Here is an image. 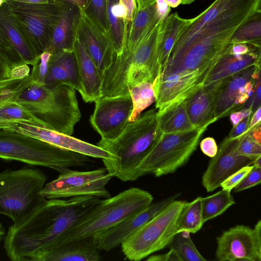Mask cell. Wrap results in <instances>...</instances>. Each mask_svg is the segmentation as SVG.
Returning <instances> with one entry per match:
<instances>
[{"label":"cell","mask_w":261,"mask_h":261,"mask_svg":"<svg viewBox=\"0 0 261 261\" xmlns=\"http://www.w3.org/2000/svg\"><path fill=\"white\" fill-rule=\"evenodd\" d=\"M261 11V0H215L179 32L160 75L183 71L211 72L232 45L236 30Z\"/></svg>","instance_id":"cell-1"},{"label":"cell","mask_w":261,"mask_h":261,"mask_svg":"<svg viewBox=\"0 0 261 261\" xmlns=\"http://www.w3.org/2000/svg\"><path fill=\"white\" fill-rule=\"evenodd\" d=\"M101 200L93 196L46 200L24 221L9 227L4 239L7 256L12 261H34Z\"/></svg>","instance_id":"cell-2"},{"label":"cell","mask_w":261,"mask_h":261,"mask_svg":"<svg viewBox=\"0 0 261 261\" xmlns=\"http://www.w3.org/2000/svg\"><path fill=\"white\" fill-rule=\"evenodd\" d=\"M156 110L151 109L136 120L127 123L116 138L101 139L97 145L110 152L114 159H103L105 167L113 177L123 181L136 180L137 169L162 134Z\"/></svg>","instance_id":"cell-3"},{"label":"cell","mask_w":261,"mask_h":261,"mask_svg":"<svg viewBox=\"0 0 261 261\" xmlns=\"http://www.w3.org/2000/svg\"><path fill=\"white\" fill-rule=\"evenodd\" d=\"M91 157L63 149L17 131L0 128V159L49 168L61 173L73 167H88Z\"/></svg>","instance_id":"cell-4"},{"label":"cell","mask_w":261,"mask_h":261,"mask_svg":"<svg viewBox=\"0 0 261 261\" xmlns=\"http://www.w3.org/2000/svg\"><path fill=\"white\" fill-rule=\"evenodd\" d=\"M153 199L148 192L135 187L113 197L101 199L96 206L48 250L71 241L93 237L147 207L152 203Z\"/></svg>","instance_id":"cell-5"},{"label":"cell","mask_w":261,"mask_h":261,"mask_svg":"<svg viewBox=\"0 0 261 261\" xmlns=\"http://www.w3.org/2000/svg\"><path fill=\"white\" fill-rule=\"evenodd\" d=\"M51 129L61 132L77 120L80 110L75 90L67 85L49 87L32 82L15 101Z\"/></svg>","instance_id":"cell-6"},{"label":"cell","mask_w":261,"mask_h":261,"mask_svg":"<svg viewBox=\"0 0 261 261\" xmlns=\"http://www.w3.org/2000/svg\"><path fill=\"white\" fill-rule=\"evenodd\" d=\"M47 177L38 168L7 169L0 172V214L19 224L46 201L41 193Z\"/></svg>","instance_id":"cell-7"},{"label":"cell","mask_w":261,"mask_h":261,"mask_svg":"<svg viewBox=\"0 0 261 261\" xmlns=\"http://www.w3.org/2000/svg\"><path fill=\"white\" fill-rule=\"evenodd\" d=\"M207 127L176 133H163L139 165L136 179L147 174L160 177L184 166L196 149Z\"/></svg>","instance_id":"cell-8"},{"label":"cell","mask_w":261,"mask_h":261,"mask_svg":"<svg viewBox=\"0 0 261 261\" xmlns=\"http://www.w3.org/2000/svg\"><path fill=\"white\" fill-rule=\"evenodd\" d=\"M186 202L174 200L124 241L121 247L125 258L139 261L168 246L177 233L178 218Z\"/></svg>","instance_id":"cell-9"},{"label":"cell","mask_w":261,"mask_h":261,"mask_svg":"<svg viewBox=\"0 0 261 261\" xmlns=\"http://www.w3.org/2000/svg\"><path fill=\"white\" fill-rule=\"evenodd\" d=\"M5 1L22 25L38 55L47 51L54 29L67 2L48 0L46 3L32 4Z\"/></svg>","instance_id":"cell-10"},{"label":"cell","mask_w":261,"mask_h":261,"mask_svg":"<svg viewBox=\"0 0 261 261\" xmlns=\"http://www.w3.org/2000/svg\"><path fill=\"white\" fill-rule=\"evenodd\" d=\"M112 177L105 167L88 171L69 169L45 184L41 193L48 199L82 196L106 199L111 197L106 185Z\"/></svg>","instance_id":"cell-11"},{"label":"cell","mask_w":261,"mask_h":261,"mask_svg":"<svg viewBox=\"0 0 261 261\" xmlns=\"http://www.w3.org/2000/svg\"><path fill=\"white\" fill-rule=\"evenodd\" d=\"M211 72L183 71L158 77L153 83L157 114L185 101L201 88Z\"/></svg>","instance_id":"cell-12"},{"label":"cell","mask_w":261,"mask_h":261,"mask_svg":"<svg viewBox=\"0 0 261 261\" xmlns=\"http://www.w3.org/2000/svg\"><path fill=\"white\" fill-rule=\"evenodd\" d=\"M95 105L90 122L101 139L112 140L123 132L133 110L132 100L128 93L102 96Z\"/></svg>","instance_id":"cell-13"},{"label":"cell","mask_w":261,"mask_h":261,"mask_svg":"<svg viewBox=\"0 0 261 261\" xmlns=\"http://www.w3.org/2000/svg\"><path fill=\"white\" fill-rule=\"evenodd\" d=\"M260 64L247 68L223 81L215 96V117H225L243 108L254 92L255 79Z\"/></svg>","instance_id":"cell-14"},{"label":"cell","mask_w":261,"mask_h":261,"mask_svg":"<svg viewBox=\"0 0 261 261\" xmlns=\"http://www.w3.org/2000/svg\"><path fill=\"white\" fill-rule=\"evenodd\" d=\"M216 259L220 261H261V241L253 228L237 225L216 238Z\"/></svg>","instance_id":"cell-15"},{"label":"cell","mask_w":261,"mask_h":261,"mask_svg":"<svg viewBox=\"0 0 261 261\" xmlns=\"http://www.w3.org/2000/svg\"><path fill=\"white\" fill-rule=\"evenodd\" d=\"M0 128L19 132L60 148L99 159H114L110 152L75 137L25 121L0 123Z\"/></svg>","instance_id":"cell-16"},{"label":"cell","mask_w":261,"mask_h":261,"mask_svg":"<svg viewBox=\"0 0 261 261\" xmlns=\"http://www.w3.org/2000/svg\"><path fill=\"white\" fill-rule=\"evenodd\" d=\"M180 195L177 193L164 198L127 217L116 225L95 234L93 241L99 250L110 251L121 245L133 233L158 215Z\"/></svg>","instance_id":"cell-17"},{"label":"cell","mask_w":261,"mask_h":261,"mask_svg":"<svg viewBox=\"0 0 261 261\" xmlns=\"http://www.w3.org/2000/svg\"><path fill=\"white\" fill-rule=\"evenodd\" d=\"M240 137L225 138L216 154L211 158L202 176V185L207 192L220 187L228 177L243 167L253 164L254 160L240 155L236 151Z\"/></svg>","instance_id":"cell-18"},{"label":"cell","mask_w":261,"mask_h":261,"mask_svg":"<svg viewBox=\"0 0 261 261\" xmlns=\"http://www.w3.org/2000/svg\"><path fill=\"white\" fill-rule=\"evenodd\" d=\"M76 37L84 47L102 76L113 63L116 54L108 38L87 16L83 10Z\"/></svg>","instance_id":"cell-19"},{"label":"cell","mask_w":261,"mask_h":261,"mask_svg":"<svg viewBox=\"0 0 261 261\" xmlns=\"http://www.w3.org/2000/svg\"><path fill=\"white\" fill-rule=\"evenodd\" d=\"M137 8L130 22L124 50L116 56L118 60H124L133 53L139 42L155 25L164 20L159 14L155 1L136 2Z\"/></svg>","instance_id":"cell-20"},{"label":"cell","mask_w":261,"mask_h":261,"mask_svg":"<svg viewBox=\"0 0 261 261\" xmlns=\"http://www.w3.org/2000/svg\"><path fill=\"white\" fill-rule=\"evenodd\" d=\"M0 29L27 64L37 63L40 55L5 1L0 6Z\"/></svg>","instance_id":"cell-21"},{"label":"cell","mask_w":261,"mask_h":261,"mask_svg":"<svg viewBox=\"0 0 261 261\" xmlns=\"http://www.w3.org/2000/svg\"><path fill=\"white\" fill-rule=\"evenodd\" d=\"M44 85L49 87L67 85L82 93L78 66L74 51L51 55Z\"/></svg>","instance_id":"cell-22"},{"label":"cell","mask_w":261,"mask_h":261,"mask_svg":"<svg viewBox=\"0 0 261 261\" xmlns=\"http://www.w3.org/2000/svg\"><path fill=\"white\" fill-rule=\"evenodd\" d=\"M73 51L82 86L81 95L86 102H95L102 97V77L101 73L76 37Z\"/></svg>","instance_id":"cell-23"},{"label":"cell","mask_w":261,"mask_h":261,"mask_svg":"<svg viewBox=\"0 0 261 261\" xmlns=\"http://www.w3.org/2000/svg\"><path fill=\"white\" fill-rule=\"evenodd\" d=\"M261 47L252 46L247 54L234 55L228 52L217 61L204 86L217 87L227 78L250 67L260 64Z\"/></svg>","instance_id":"cell-24"},{"label":"cell","mask_w":261,"mask_h":261,"mask_svg":"<svg viewBox=\"0 0 261 261\" xmlns=\"http://www.w3.org/2000/svg\"><path fill=\"white\" fill-rule=\"evenodd\" d=\"M99 250L93 237L71 241L47 250L36 257L34 261H98Z\"/></svg>","instance_id":"cell-25"},{"label":"cell","mask_w":261,"mask_h":261,"mask_svg":"<svg viewBox=\"0 0 261 261\" xmlns=\"http://www.w3.org/2000/svg\"><path fill=\"white\" fill-rule=\"evenodd\" d=\"M81 10L67 3L53 31L47 51L54 55L61 51H73Z\"/></svg>","instance_id":"cell-26"},{"label":"cell","mask_w":261,"mask_h":261,"mask_svg":"<svg viewBox=\"0 0 261 261\" xmlns=\"http://www.w3.org/2000/svg\"><path fill=\"white\" fill-rule=\"evenodd\" d=\"M217 88L203 86L185 100L188 116L197 128L208 127L217 121L215 117V96Z\"/></svg>","instance_id":"cell-27"},{"label":"cell","mask_w":261,"mask_h":261,"mask_svg":"<svg viewBox=\"0 0 261 261\" xmlns=\"http://www.w3.org/2000/svg\"><path fill=\"white\" fill-rule=\"evenodd\" d=\"M109 39L116 56L124 50L129 26L126 7L120 0H106Z\"/></svg>","instance_id":"cell-28"},{"label":"cell","mask_w":261,"mask_h":261,"mask_svg":"<svg viewBox=\"0 0 261 261\" xmlns=\"http://www.w3.org/2000/svg\"><path fill=\"white\" fill-rule=\"evenodd\" d=\"M190 21L191 18H182L177 12L168 15L163 20L158 49V61L161 71L179 32Z\"/></svg>","instance_id":"cell-29"},{"label":"cell","mask_w":261,"mask_h":261,"mask_svg":"<svg viewBox=\"0 0 261 261\" xmlns=\"http://www.w3.org/2000/svg\"><path fill=\"white\" fill-rule=\"evenodd\" d=\"M156 117L159 128L163 133H176L197 128L188 116L185 101L156 113Z\"/></svg>","instance_id":"cell-30"},{"label":"cell","mask_w":261,"mask_h":261,"mask_svg":"<svg viewBox=\"0 0 261 261\" xmlns=\"http://www.w3.org/2000/svg\"><path fill=\"white\" fill-rule=\"evenodd\" d=\"M202 198L198 196L186 202L178 218L177 231L195 233L204 224L202 215Z\"/></svg>","instance_id":"cell-31"},{"label":"cell","mask_w":261,"mask_h":261,"mask_svg":"<svg viewBox=\"0 0 261 261\" xmlns=\"http://www.w3.org/2000/svg\"><path fill=\"white\" fill-rule=\"evenodd\" d=\"M132 102L133 110L128 119L131 122L138 119L141 113L155 101L153 84L148 81L141 82L128 91Z\"/></svg>","instance_id":"cell-32"},{"label":"cell","mask_w":261,"mask_h":261,"mask_svg":"<svg viewBox=\"0 0 261 261\" xmlns=\"http://www.w3.org/2000/svg\"><path fill=\"white\" fill-rule=\"evenodd\" d=\"M230 43H245L261 47V11L255 13L236 30Z\"/></svg>","instance_id":"cell-33"},{"label":"cell","mask_w":261,"mask_h":261,"mask_svg":"<svg viewBox=\"0 0 261 261\" xmlns=\"http://www.w3.org/2000/svg\"><path fill=\"white\" fill-rule=\"evenodd\" d=\"M235 204L231 191L222 189L218 192L202 198V215L204 223L225 212Z\"/></svg>","instance_id":"cell-34"},{"label":"cell","mask_w":261,"mask_h":261,"mask_svg":"<svg viewBox=\"0 0 261 261\" xmlns=\"http://www.w3.org/2000/svg\"><path fill=\"white\" fill-rule=\"evenodd\" d=\"M0 60L17 72L28 76L30 68L0 29Z\"/></svg>","instance_id":"cell-35"},{"label":"cell","mask_w":261,"mask_h":261,"mask_svg":"<svg viewBox=\"0 0 261 261\" xmlns=\"http://www.w3.org/2000/svg\"><path fill=\"white\" fill-rule=\"evenodd\" d=\"M168 246L177 253L181 261L206 260L197 249L188 232L177 233Z\"/></svg>","instance_id":"cell-36"},{"label":"cell","mask_w":261,"mask_h":261,"mask_svg":"<svg viewBox=\"0 0 261 261\" xmlns=\"http://www.w3.org/2000/svg\"><path fill=\"white\" fill-rule=\"evenodd\" d=\"M18 121H25L46 128L35 114L15 101L0 106V123Z\"/></svg>","instance_id":"cell-37"},{"label":"cell","mask_w":261,"mask_h":261,"mask_svg":"<svg viewBox=\"0 0 261 261\" xmlns=\"http://www.w3.org/2000/svg\"><path fill=\"white\" fill-rule=\"evenodd\" d=\"M32 82L31 73L25 77H11L0 80V106L15 101L22 91Z\"/></svg>","instance_id":"cell-38"},{"label":"cell","mask_w":261,"mask_h":261,"mask_svg":"<svg viewBox=\"0 0 261 261\" xmlns=\"http://www.w3.org/2000/svg\"><path fill=\"white\" fill-rule=\"evenodd\" d=\"M83 11L108 37L109 26L106 0H87L86 7Z\"/></svg>","instance_id":"cell-39"},{"label":"cell","mask_w":261,"mask_h":261,"mask_svg":"<svg viewBox=\"0 0 261 261\" xmlns=\"http://www.w3.org/2000/svg\"><path fill=\"white\" fill-rule=\"evenodd\" d=\"M236 151L240 155L255 160L261 156V144L255 140L248 130L240 137Z\"/></svg>","instance_id":"cell-40"},{"label":"cell","mask_w":261,"mask_h":261,"mask_svg":"<svg viewBox=\"0 0 261 261\" xmlns=\"http://www.w3.org/2000/svg\"><path fill=\"white\" fill-rule=\"evenodd\" d=\"M51 56V54L47 51L42 53L40 55L39 59L37 63L32 66L33 68L31 72L32 82L44 85Z\"/></svg>","instance_id":"cell-41"},{"label":"cell","mask_w":261,"mask_h":261,"mask_svg":"<svg viewBox=\"0 0 261 261\" xmlns=\"http://www.w3.org/2000/svg\"><path fill=\"white\" fill-rule=\"evenodd\" d=\"M261 167L254 166L244 178L233 189L236 193L254 187L260 183Z\"/></svg>","instance_id":"cell-42"},{"label":"cell","mask_w":261,"mask_h":261,"mask_svg":"<svg viewBox=\"0 0 261 261\" xmlns=\"http://www.w3.org/2000/svg\"><path fill=\"white\" fill-rule=\"evenodd\" d=\"M253 167L252 165L243 167L228 177L221 184L220 187L222 189L231 191L244 178Z\"/></svg>","instance_id":"cell-43"},{"label":"cell","mask_w":261,"mask_h":261,"mask_svg":"<svg viewBox=\"0 0 261 261\" xmlns=\"http://www.w3.org/2000/svg\"><path fill=\"white\" fill-rule=\"evenodd\" d=\"M202 152L206 155L213 158L217 153L218 147L215 140L212 137H206L200 143Z\"/></svg>","instance_id":"cell-44"},{"label":"cell","mask_w":261,"mask_h":261,"mask_svg":"<svg viewBox=\"0 0 261 261\" xmlns=\"http://www.w3.org/2000/svg\"><path fill=\"white\" fill-rule=\"evenodd\" d=\"M250 117L251 116H249L244 118L237 125L233 126L228 137L234 138L239 137L246 133L249 129Z\"/></svg>","instance_id":"cell-45"},{"label":"cell","mask_w":261,"mask_h":261,"mask_svg":"<svg viewBox=\"0 0 261 261\" xmlns=\"http://www.w3.org/2000/svg\"><path fill=\"white\" fill-rule=\"evenodd\" d=\"M147 261H181L177 253L173 249L164 254H154L148 256Z\"/></svg>","instance_id":"cell-46"},{"label":"cell","mask_w":261,"mask_h":261,"mask_svg":"<svg viewBox=\"0 0 261 261\" xmlns=\"http://www.w3.org/2000/svg\"><path fill=\"white\" fill-rule=\"evenodd\" d=\"M252 113L251 108H243L230 114V120L232 126L237 125L244 118L251 116Z\"/></svg>","instance_id":"cell-47"},{"label":"cell","mask_w":261,"mask_h":261,"mask_svg":"<svg viewBox=\"0 0 261 261\" xmlns=\"http://www.w3.org/2000/svg\"><path fill=\"white\" fill-rule=\"evenodd\" d=\"M25 76H24L14 70L0 60V80L9 79L11 77H23Z\"/></svg>","instance_id":"cell-48"},{"label":"cell","mask_w":261,"mask_h":261,"mask_svg":"<svg viewBox=\"0 0 261 261\" xmlns=\"http://www.w3.org/2000/svg\"><path fill=\"white\" fill-rule=\"evenodd\" d=\"M253 46L245 43H238L232 44L228 53L234 55H242L248 53Z\"/></svg>","instance_id":"cell-49"},{"label":"cell","mask_w":261,"mask_h":261,"mask_svg":"<svg viewBox=\"0 0 261 261\" xmlns=\"http://www.w3.org/2000/svg\"><path fill=\"white\" fill-rule=\"evenodd\" d=\"M121 3L126 7L128 13V19L129 23L132 21L137 8L136 0H120Z\"/></svg>","instance_id":"cell-50"},{"label":"cell","mask_w":261,"mask_h":261,"mask_svg":"<svg viewBox=\"0 0 261 261\" xmlns=\"http://www.w3.org/2000/svg\"><path fill=\"white\" fill-rule=\"evenodd\" d=\"M261 106L258 107L251 114L249 122V129L260 123Z\"/></svg>","instance_id":"cell-51"},{"label":"cell","mask_w":261,"mask_h":261,"mask_svg":"<svg viewBox=\"0 0 261 261\" xmlns=\"http://www.w3.org/2000/svg\"><path fill=\"white\" fill-rule=\"evenodd\" d=\"M251 137L257 142L261 144V126L260 123L248 129Z\"/></svg>","instance_id":"cell-52"},{"label":"cell","mask_w":261,"mask_h":261,"mask_svg":"<svg viewBox=\"0 0 261 261\" xmlns=\"http://www.w3.org/2000/svg\"><path fill=\"white\" fill-rule=\"evenodd\" d=\"M52 1H61L73 4L80 9L84 10L86 7L87 0H52Z\"/></svg>","instance_id":"cell-53"},{"label":"cell","mask_w":261,"mask_h":261,"mask_svg":"<svg viewBox=\"0 0 261 261\" xmlns=\"http://www.w3.org/2000/svg\"><path fill=\"white\" fill-rule=\"evenodd\" d=\"M170 8H175L182 4V0H164Z\"/></svg>","instance_id":"cell-54"},{"label":"cell","mask_w":261,"mask_h":261,"mask_svg":"<svg viewBox=\"0 0 261 261\" xmlns=\"http://www.w3.org/2000/svg\"><path fill=\"white\" fill-rule=\"evenodd\" d=\"M5 1H11L16 2L24 3H46L48 0H5Z\"/></svg>","instance_id":"cell-55"},{"label":"cell","mask_w":261,"mask_h":261,"mask_svg":"<svg viewBox=\"0 0 261 261\" xmlns=\"http://www.w3.org/2000/svg\"><path fill=\"white\" fill-rule=\"evenodd\" d=\"M136 2H138L153 1H155V0H136ZM196 0H182L181 4L182 5H189V4L192 3L193 2H194Z\"/></svg>","instance_id":"cell-56"},{"label":"cell","mask_w":261,"mask_h":261,"mask_svg":"<svg viewBox=\"0 0 261 261\" xmlns=\"http://www.w3.org/2000/svg\"><path fill=\"white\" fill-rule=\"evenodd\" d=\"M5 236V229L3 224L0 222V242L4 239Z\"/></svg>","instance_id":"cell-57"},{"label":"cell","mask_w":261,"mask_h":261,"mask_svg":"<svg viewBox=\"0 0 261 261\" xmlns=\"http://www.w3.org/2000/svg\"><path fill=\"white\" fill-rule=\"evenodd\" d=\"M252 165L255 167H261V156L257 157L254 160Z\"/></svg>","instance_id":"cell-58"}]
</instances>
